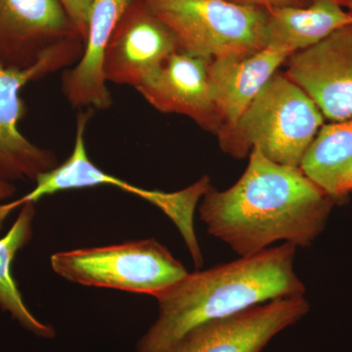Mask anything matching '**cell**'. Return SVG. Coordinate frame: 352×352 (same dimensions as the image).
<instances>
[{
  "label": "cell",
  "mask_w": 352,
  "mask_h": 352,
  "mask_svg": "<svg viewBox=\"0 0 352 352\" xmlns=\"http://www.w3.org/2000/svg\"><path fill=\"white\" fill-rule=\"evenodd\" d=\"M51 266L72 283L144 294L159 298L188 271L155 239L56 252Z\"/></svg>",
  "instance_id": "obj_4"
},
{
  "label": "cell",
  "mask_w": 352,
  "mask_h": 352,
  "mask_svg": "<svg viewBox=\"0 0 352 352\" xmlns=\"http://www.w3.org/2000/svg\"><path fill=\"white\" fill-rule=\"evenodd\" d=\"M352 192V179H349V182L344 183V186H342V197H346L347 194L351 193Z\"/></svg>",
  "instance_id": "obj_22"
},
{
  "label": "cell",
  "mask_w": 352,
  "mask_h": 352,
  "mask_svg": "<svg viewBox=\"0 0 352 352\" xmlns=\"http://www.w3.org/2000/svg\"><path fill=\"white\" fill-rule=\"evenodd\" d=\"M94 0H59L72 23L76 28L85 41L87 36L88 20Z\"/></svg>",
  "instance_id": "obj_18"
},
{
  "label": "cell",
  "mask_w": 352,
  "mask_h": 352,
  "mask_svg": "<svg viewBox=\"0 0 352 352\" xmlns=\"http://www.w3.org/2000/svg\"><path fill=\"white\" fill-rule=\"evenodd\" d=\"M64 69L45 61L27 69L8 68L0 63V179L36 182V178L58 166L56 155L32 143L20 131L25 106L21 98L30 82Z\"/></svg>",
  "instance_id": "obj_10"
},
{
  "label": "cell",
  "mask_w": 352,
  "mask_h": 352,
  "mask_svg": "<svg viewBox=\"0 0 352 352\" xmlns=\"http://www.w3.org/2000/svg\"><path fill=\"white\" fill-rule=\"evenodd\" d=\"M335 201L300 166L271 161L258 148L230 188L210 186L199 214L208 232L240 256H250L273 243L308 247L320 235Z\"/></svg>",
  "instance_id": "obj_1"
},
{
  "label": "cell",
  "mask_w": 352,
  "mask_h": 352,
  "mask_svg": "<svg viewBox=\"0 0 352 352\" xmlns=\"http://www.w3.org/2000/svg\"><path fill=\"white\" fill-rule=\"evenodd\" d=\"M300 168L333 201L342 200L340 186L352 170V118L322 126Z\"/></svg>",
  "instance_id": "obj_16"
},
{
  "label": "cell",
  "mask_w": 352,
  "mask_h": 352,
  "mask_svg": "<svg viewBox=\"0 0 352 352\" xmlns=\"http://www.w3.org/2000/svg\"><path fill=\"white\" fill-rule=\"evenodd\" d=\"M349 179H352V170L349 171V175L346 176V178H344V182L342 183V186H340V197H342V199H344L342 194V186H344V183L349 182Z\"/></svg>",
  "instance_id": "obj_23"
},
{
  "label": "cell",
  "mask_w": 352,
  "mask_h": 352,
  "mask_svg": "<svg viewBox=\"0 0 352 352\" xmlns=\"http://www.w3.org/2000/svg\"><path fill=\"white\" fill-rule=\"evenodd\" d=\"M85 41L59 0H0V63L27 69L80 60Z\"/></svg>",
  "instance_id": "obj_6"
},
{
  "label": "cell",
  "mask_w": 352,
  "mask_h": 352,
  "mask_svg": "<svg viewBox=\"0 0 352 352\" xmlns=\"http://www.w3.org/2000/svg\"><path fill=\"white\" fill-rule=\"evenodd\" d=\"M173 32L178 50L214 59L264 48L265 10L228 0H144Z\"/></svg>",
  "instance_id": "obj_5"
},
{
  "label": "cell",
  "mask_w": 352,
  "mask_h": 352,
  "mask_svg": "<svg viewBox=\"0 0 352 352\" xmlns=\"http://www.w3.org/2000/svg\"><path fill=\"white\" fill-rule=\"evenodd\" d=\"M242 6H251L259 8H274V7L298 6L303 7L305 0H228Z\"/></svg>",
  "instance_id": "obj_19"
},
{
  "label": "cell",
  "mask_w": 352,
  "mask_h": 352,
  "mask_svg": "<svg viewBox=\"0 0 352 352\" xmlns=\"http://www.w3.org/2000/svg\"><path fill=\"white\" fill-rule=\"evenodd\" d=\"M92 113V109H87L78 113L75 145L68 159L53 170L39 175L34 182L36 186L27 195L7 204L9 212H12L27 203L34 204L43 197L54 195L58 192L109 185L156 206L175 222L180 231L188 229L193 224L194 212L200 198L198 190L192 185L173 193L140 188L97 168L90 161L85 144V133Z\"/></svg>",
  "instance_id": "obj_7"
},
{
  "label": "cell",
  "mask_w": 352,
  "mask_h": 352,
  "mask_svg": "<svg viewBox=\"0 0 352 352\" xmlns=\"http://www.w3.org/2000/svg\"><path fill=\"white\" fill-rule=\"evenodd\" d=\"M131 2L94 0L82 57L64 74L62 80L63 94L74 107L108 110L112 106V95L104 75V61L113 31Z\"/></svg>",
  "instance_id": "obj_13"
},
{
  "label": "cell",
  "mask_w": 352,
  "mask_h": 352,
  "mask_svg": "<svg viewBox=\"0 0 352 352\" xmlns=\"http://www.w3.org/2000/svg\"><path fill=\"white\" fill-rule=\"evenodd\" d=\"M285 75L333 122L352 118V25L287 59Z\"/></svg>",
  "instance_id": "obj_9"
},
{
  "label": "cell",
  "mask_w": 352,
  "mask_h": 352,
  "mask_svg": "<svg viewBox=\"0 0 352 352\" xmlns=\"http://www.w3.org/2000/svg\"><path fill=\"white\" fill-rule=\"evenodd\" d=\"M315 102L285 74H275L235 126L217 134L220 148L236 159L258 148L271 161L300 166L323 124Z\"/></svg>",
  "instance_id": "obj_3"
},
{
  "label": "cell",
  "mask_w": 352,
  "mask_h": 352,
  "mask_svg": "<svg viewBox=\"0 0 352 352\" xmlns=\"http://www.w3.org/2000/svg\"><path fill=\"white\" fill-rule=\"evenodd\" d=\"M131 3L109 43L104 75L107 82L136 88L161 68L178 45L173 32L145 2L141 9H132Z\"/></svg>",
  "instance_id": "obj_11"
},
{
  "label": "cell",
  "mask_w": 352,
  "mask_h": 352,
  "mask_svg": "<svg viewBox=\"0 0 352 352\" xmlns=\"http://www.w3.org/2000/svg\"><path fill=\"white\" fill-rule=\"evenodd\" d=\"M34 215V204H25L8 232L0 238V307L12 315L27 330L39 337L50 339L55 336L54 330L38 320L30 311L11 271L17 252L31 242Z\"/></svg>",
  "instance_id": "obj_17"
},
{
  "label": "cell",
  "mask_w": 352,
  "mask_h": 352,
  "mask_svg": "<svg viewBox=\"0 0 352 352\" xmlns=\"http://www.w3.org/2000/svg\"><path fill=\"white\" fill-rule=\"evenodd\" d=\"M293 53L287 48L266 46L245 56L212 59L208 76L221 124L219 132L235 126L264 85Z\"/></svg>",
  "instance_id": "obj_14"
},
{
  "label": "cell",
  "mask_w": 352,
  "mask_h": 352,
  "mask_svg": "<svg viewBox=\"0 0 352 352\" xmlns=\"http://www.w3.org/2000/svg\"><path fill=\"white\" fill-rule=\"evenodd\" d=\"M296 247L283 243L250 256L189 273L157 298L159 316L138 352H170L193 329L288 296H305L295 271Z\"/></svg>",
  "instance_id": "obj_2"
},
{
  "label": "cell",
  "mask_w": 352,
  "mask_h": 352,
  "mask_svg": "<svg viewBox=\"0 0 352 352\" xmlns=\"http://www.w3.org/2000/svg\"><path fill=\"white\" fill-rule=\"evenodd\" d=\"M210 61L177 50L135 89L160 112L186 116L217 135L221 124L208 76Z\"/></svg>",
  "instance_id": "obj_12"
},
{
  "label": "cell",
  "mask_w": 352,
  "mask_h": 352,
  "mask_svg": "<svg viewBox=\"0 0 352 352\" xmlns=\"http://www.w3.org/2000/svg\"><path fill=\"white\" fill-rule=\"evenodd\" d=\"M16 193V187L12 182L0 179V201L10 198Z\"/></svg>",
  "instance_id": "obj_20"
},
{
  "label": "cell",
  "mask_w": 352,
  "mask_h": 352,
  "mask_svg": "<svg viewBox=\"0 0 352 352\" xmlns=\"http://www.w3.org/2000/svg\"><path fill=\"white\" fill-rule=\"evenodd\" d=\"M333 1L339 4L340 7L352 15V0H333Z\"/></svg>",
  "instance_id": "obj_21"
},
{
  "label": "cell",
  "mask_w": 352,
  "mask_h": 352,
  "mask_svg": "<svg viewBox=\"0 0 352 352\" xmlns=\"http://www.w3.org/2000/svg\"><path fill=\"white\" fill-rule=\"evenodd\" d=\"M308 310L305 296L261 303L193 329L170 352H263L278 333L298 323Z\"/></svg>",
  "instance_id": "obj_8"
},
{
  "label": "cell",
  "mask_w": 352,
  "mask_h": 352,
  "mask_svg": "<svg viewBox=\"0 0 352 352\" xmlns=\"http://www.w3.org/2000/svg\"><path fill=\"white\" fill-rule=\"evenodd\" d=\"M264 47L296 52L320 43L333 32L352 25V15L333 0H314L308 7L265 9Z\"/></svg>",
  "instance_id": "obj_15"
}]
</instances>
